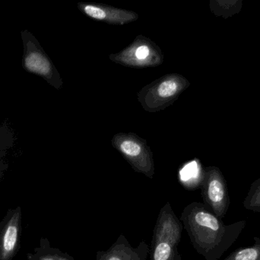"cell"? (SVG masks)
<instances>
[{"instance_id": "cell-1", "label": "cell", "mask_w": 260, "mask_h": 260, "mask_svg": "<svg viewBox=\"0 0 260 260\" xmlns=\"http://www.w3.org/2000/svg\"><path fill=\"white\" fill-rule=\"evenodd\" d=\"M192 247L205 260H218L236 242L247 221L225 224L203 203L193 201L184 208L180 218Z\"/></svg>"}, {"instance_id": "cell-2", "label": "cell", "mask_w": 260, "mask_h": 260, "mask_svg": "<svg viewBox=\"0 0 260 260\" xmlns=\"http://www.w3.org/2000/svg\"><path fill=\"white\" fill-rule=\"evenodd\" d=\"M183 224L169 203L159 212L151 241V260H183L177 250L181 240Z\"/></svg>"}, {"instance_id": "cell-3", "label": "cell", "mask_w": 260, "mask_h": 260, "mask_svg": "<svg viewBox=\"0 0 260 260\" xmlns=\"http://www.w3.org/2000/svg\"><path fill=\"white\" fill-rule=\"evenodd\" d=\"M23 43L22 67L27 73L37 75L45 79L52 86L59 90L62 81L54 64L45 53L36 37L24 29L21 32Z\"/></svg>"}, {"instance_id": "cell-4", "label": "cell", "mask_w": 260, "mask_h": 260, "mask_svg": "<svg viewBox=\"0 0 260 260\" xmlns=\"http://www.w3.org/2000/svg\"><path fill=\"white\" fill-rule=\"evenodd\" d=\"M113 145L117 148L136 172L153 179L154 163L152 154L146 142L137 136L119 134L113 139Z\"/></svg>"}, {"instance_id": "cell-5", "label": "cell", "mask_w": 260, "mask_h": 260, "mask_svg": "<svg viewBox=\"0 0 260 260\" xmlns=\"http://www.w3.org/2000/svg\"><path fill=\"white\" fill-rule=\"evenodd\" d=\"M201 193L203 204L218 218L223 219L230 206L227 183L217 169H208L202 179Z\"/></svg>"}, {"instance_id": "cell-6", "label": "cell", "mask_w": 260, "mask_h": 260, "mask_svg": "<svg viewBox=\"0 0 260 260\" xmlns=\"http://www.w3.org/2000/svg\"><path fill=\"white\" fill-rule=\"evenodd\" d=\"M185 79L180 75H169L159 79L150 85L149 88L142 90L139 100L147 111H157L161 105L171 103L178 97L185 88Z\"/></svg>"}, {"instance_id": "cell-7", "label": "cell", "mask_w": 260, "mask_h": 260, "mask_svg": "<svg viewBox=\"0 0 260 260\" xmlns=\"http://www.w3.org/2000/svg\"><path fill=\"white\" fill-rule=\"evenodd\" d=\"M21 218L20 207L9 209L0 222V260H12L19 251Z\"/></svg>"}, {"instance_id": "cell-8", "label": "cell", "mask_w": 260, "mask_h": 260, "mask_svg": "<svg viewBox=\"0 0 260 260\" xmlns=\"http://www.w3.org/2000/svg\"><path fill=\"white\" fill-rule=\"evenodd\" d=\"M149 253L145 241H141L137 247H133L121 235L108 250L98 252L96 260H147Z\"/></svg>"}, {"instance_id": "cell-9", "label": "cell", "mask_w": 260, "mask_h": 260, "mask_svg": "<svg viewBox=\"0 0 260 260\" xmlns=\"http://www.w3.org/2000/svg\"><path fill=\"white\" fill-rule=\"evenodd\" d=\"M79 8L85 15L93 19L112 24H124L138 19V15L133 12L110 6L79 3Z\"/></svg>"}, {"instance_id": "cell-10", "label": "cell", "mask_w": 260, "mask_h": 260, "mask_svg": "<svg viewBox=\"0 0 260 260\" xmlns=\"http://www.w3.org/2000/svg\"><path fill=\"white\" fill-rule=\"evenodd\" d=\"M114 61L136 67L155 65L161 63V61L154 58V49L151 44L144 41L141 44L135 43L129 48L119 54V59Z\"/></svg>"}, {"instance_id": "cell-11", "label": "cell", "mask_w": 260, "mask_h": 260, "mask_svg": "<svg viewBox=\"0 0 260 260\" xmlns=\"http://www.w3.org/2000/svg\"><path fill=\"white\" fill-rule=\"evenodd\" d=\"M16 136L9 124L0 125V181L3 180L9 168L7 157L15 146Z\"/></svg>"}, {"instance_id": "cell-12", "label": "cell", "mask_w": 260, "mask_h": 260, "mask_svg": "<svg viewBox=\"0 0 260 260\" xmlns=\"http://www.w3.org/2000/svg\"><path fill=\"white\" fill-rule=\"evenodd\" d=\"M254 244L238 249L223 260H260V238L254 237Z\"/></svg>"}, {"instance_id": "cell-13", "label": "cell", "mask_w": 260, "mask_h": 260, "mask_svg": "<svg viewBox=\"0 0 260 260\" xmlns=\"http://www.w3.org/2000/svg\"><path fill=\"white\" fill-rule=\"evenodd\" d=\"M59 249L50 246L48 240H41L40 246L34 250L33 253L27 254L28 260H58Z\"/></svg>"}, {"instance_id": "cell-14", "label": "cell", "mask_w": 260, "mask_h": 260, "mask_svg": "<svg viewBox=\"0 0 260 260\" xmlns=\"http://www.w3.org/2000/svg\"><path fill=\"white\" fill-rule=\"evenodd\" d=\"M243 205L247 210L260 212V179L252 184Z\"/></svg>"}, {"instance_id": "cell-15", "label": "cell", "mask_w": 260, "mask_h": 260, "mask_svg": "<svg viewBox=\"0 0 260 260\" xmlns=\"http://www.w3.org/2000/svg\"><path fill=\"white\" fill-rule=\"evenodd\" d=\"M58 260H74L70 255L66 253H62L60 250L58 252Z\"/></svg>"}]
</instances>
